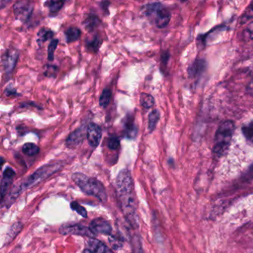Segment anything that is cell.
<instances>
[{"mask_svg": "<svg viewBox=\"0 0 253 253\" xmlns=\"http://www.w3.org/2000/svg\"><path fill=\"white\" fill-rule=\"evenodd\" d=\"M116 192L120 206L127 221L134 228L138 227L137 198L129 170L124 169L116 177Z\"/></svg>", "mask_w": 253, "mask_h": 253, "instance_id": "6da1fadb", "label": "cell"}, {"mask_svg": "<svg viewBox=\"0 0 253 253\" xmlns=\"http://www.w3.org/2000/svg\"><path fill=\"white\" fill-rule=\"evenodd\" d=\"M63 164L61 162H54L51 164H45L42 167H40L33 174L25 179L20 184L16 185L11 189L8 196V201L13 202L23 191L27 190L33 186H37L38 183L45 180L54 173L58 171L63 168Z\"/></svg>", "mask_w": 253, "mask_h": 253, "instance_id": "7a4b0ae2", "label": "cell"}, {"mask_svg": "<svg viewBox=\"0 0 253 253\" xmlns=\"http://www.w3.org/2000/svg\"><path fill=\"white\" fill-rule=\"evenodd\" d=\"M72 178L84 193L95 197L101 202L105 203L107 201L106 188L97 179L88 177L81 172L74 173Z\"/></svg>", "mask_w": 253, "mask_h": 253, "instance_id": "3957f363", "label": "cell"}, {"mask_svg": "<svg viewBox=\"0 0 253 253\" xmlns=\"http://www.w3.org/2000/svg\"><path fill=\"white\" fill-rule=\"evenodd\" d=\"M235 131V124L232 121H226L221 123L215 133L213 155L220 158L227 152Z\"/></svg>", "mask_w": 253, "mask_h": 253, "instance_id": "277c9868", "label": "cell"}, {"mask_svg": "<svg viewBox=\"0 0 253 253\" xmlns=\"http://www.w3.org/2000/svg\"><path fill=\"white\" fill-rule=\"evenodd\" d=\"M142 12L143 15L151 19L159 29H164L168 26L171 20L169 11L160 2H152L143 5Z\"/></svg>", "mask_w": 253, "mask_h": 253, "instance_id": "5b68a950", "label": "cell"}, {"mask_svg": "<svg viewBox=\"0 0 253 253\" xmlns=\"http://www.w3.org/2000/svg\"><path fill=\"white\" fill-rule=\"evenodd\" d=\"M59 232L61 235H75L87 237L88 238H94L96 235L93 233L89 227L80 224H64L60 226Z\"/></svg>", "mask_w": 253, "mask_h": 253, "instance_id": "8992f818", "label": "cell"}, {"mask_svg": "<svg viewBox=\"0 0 253 253\" xmlns=\"http://www.w3.org/2000/svg\"><path fill=\"white\" fill-rule=\"evenodd\" d=\"M34 3L30 1H18L14 5V14L17 20L28 21L34 11Z\"/></svg>", "mask_w": 253, "mask_h": 253, "instance_id": "52a82bcc", "label": "cell"}, {"mask_svg": "<svg viewBox=\"0 0 253 253\" xmlns=\"http://www.w3.org/2000/svg\"><path fill=\"white\" fill-rule=\"evenodd\" d=\"M18 57L19 52L15 48H10L5 50L2 56V64L5 73L10 74L13 72Z\"/></svg>", "mask_w": 253, "mask_h": 253, "instance_id": "ba28073f", "label": "cell"}, {"mask_svg": "<svg viewBox=\"0 0 253 253\" xmlns=\"http://www.w3.org/2000/svg\"><path fill=\"white\" fill-rule=\"evenodd\" d=\"M87 126L82 125L79 128H77L73 132L69 134L66 140V145L68 148L75 149L79 146L84 142L86 137Z\"/></svg>", "mask_w": 253, "mask_h": 253, "instance_id": "9c48e42d", "label": "cell"}, {"mask_svg": "<svg viewBox=\"0 0 253 253\" xmlns=\"http://www.w3.org/2000/svg\"><path fill=\"white\" fill-rule=\"evenodd\" d=\"M89 228L95 235H98V234L111 235L112 233V225L109 221L102 217L94 219L90 223Z\"/></svg>", "mask_w": 253, "mask_h": 253, "instance_id": "30bf717a", "label": "cell"}, {"mask_svg": "<svg viewBox=\"0 0 253 253\" xmlns=\"http://www.w3.org/2000/svg\"><path fill=\"white\" fill-rule=\"evenodd\" d=\"M86 138L92 148H97L102 138V129L100 126L94 123H90L87 126Z\"/></svg>", "mask_w": 253, "mask_h": 253, "instance_id": "8fae6325", "label": "cell"}, {"mask_svg": "<svg viewBox=\"0 0 253 253\" xmlns=\"http://www.w3.org/2000/svg\"><path fill=\"white\" fill-rule=\"evenodd\" d=\"M16 173L13 169L10 167H7L4 171L2 174V182H1V195H2V199H3L5 195H6L10 186L12 184L13 180H14V176Z\"/></svg>", "mask_w": 253, "mask_h": 253, "instance_id": "7c38bea8", "label": "cell"}, {"mask_svg": "<svg viewBox=\"0 0 253 253\" xmlns=\"http://www.w3.org/2000/svg\"><path fill=\"white\" fill-rule=\"evenodd\" d=\"M206 61L204 60H196L188 69V75L192 79H198L203 73L205 72Z\"/></svg>", "mask_w": 253, "mask_h": 253, "instance_id": "4fadbf2b", "label": "cell"}, {"mask_svg": "<svg viewBox=\"0 0 253 253\" xmlns=\"http://www.w3.org/2000/svg\"><path fill=\"white\" fill-rule=\"evenodd\" d=\"M88 245L89 247L88 250L94 253H114L106 244L95 238H88Z\"/></svg>", "mask_w": 253, "mask_h": 253, "instance_id": "5bb4252c", "label": "cell"}, {"mask_svg": "<svg viewBox=\"0 0 253 253\" xmlns=\"http://www.w3.org/2000/svg\"><path fill=\"white\" fill-rule=\"evenodd\" d=\"M100 24H101V20L94 14H88V17L83 22V26H84L85 30L89 32L95 30Z\"/></svg>", "mask_w": 253, "mask_h": 253, "instance_id": "9a60e30c", "label": "cell"}, {"mask_svg": "<svg viewBox=\"0 0 253 253\" xmlns=\"http://www.w3.org/2000/svg\"><path fill=\"white\" fill-rule=\"evenodd\" d=\"M124 128H125L126 137L127 138L133 139L137 136L138 128L134 124V118L130 117L126 120Z\"/></svg>", "mask_w": 253, "mask_h": 253, "instance_id": "2e32d148", "label": "cell"}, {"mask_svg": "<svg viewBox=\"0 0 253 253\" xmlns=\"http://www.w3.org/2000/svg\"><path fill=\"white\" fill-rule=\"evenodd\" d=\"M54 32L51 29L42 28L38 32V37H37V42H38V45L42 46L46 41L51 39L54 37Z\"/></svg>", "mask_w": 253, "mask_h": 253, "instance_id": "e0dca14e", "label": "cell"}, {"mask_svg": "<svg viewBox=\"0 0 253 253\" xmlns=\"http://www.w3.org/2000/svg\"><path fill=\"white\" fill-rule=\"evenodd\" d=\"M65 36H66V42L68 43L76 42L77 41H78L81 38V29L79 28L74 27V26L68 28L65 31Z\"/></svg>", "mask_w": 253, "mask_h": 253, "instance_id": "ac0fdd59", "label": "cell"}, {"mask_svg": "<svg viewBox=\"0 0 253 253\" xmlns=\"http://www.w3.org/2000/svg\"><path fill=\"white\" fill-rule=\"evenodd\" d=\"M102 41L101 38L98 35H96L94 38L89 41H87L85 42V47H86L87 50L91 53H97V51L100 49V46H101Z\"/></svg>", "mask_w": 253, "mask_h": 253, "instance_id": "d6986e66", "label": "cell"}, {"mask_svg": "<svg viewBox=\"0 0 253 253\" xmlns=\"http://www.w3.org/2000/svg\"><path fill=\"white\" fill-rule=\"evenodd\" d=\"M64 4V1H47L44 5L49 10L50 16L53 17L57 15V13L62 9Z\"/></svg>", "mask_w": 253, "mask_h": 253, "instance_id": "ffe728a7", "label": "cell"}, {"mask_svg": "<svg viewBox=\"0 0 253 253\" xmlns=\"http://www.w3.org/2000/svg\"><path fill=\"white\" fill-rule=\"evenodd\" d=\"M160 117H161V115H160L159 111L157 109H154L149 113V123H148V129H149V132H152L156 128Z\"/></svg>", "mask_w": 253, "mask_h": 253, "instance_id": "44dd1931", "label": "cell"}, {"mask_svg": "<svg viewBox=\"0 0 253 253\" xmlns=\"http://www.w3.org/2000/svg\"><path fill=\"white\" fill-rule=\"evenodd\" d=\"M140 103L144 109H151L155 105V98L151 94L142 93L140 96Z\"/></svg>", "mask_w": 253, "mask_h": 253, "instance_id": "7402d4cb", "label": "cell"}, {"mask_svg": "<svg viewBox=\"0 0 253 253\" xmlns=\"http://www.w3.org/2000/svg\"><path fill=\"white\" fill-rule=\"evenodd\" d=\"M23 229V224L20 222L14 223L12 226L10 227L8 233H7V241H11L16 238L17 235L20 233V231Z\"/></svg>", "mask_w": 253, "mask_h": 253, "instance_id": "603a6c76", "label": "cell"}, {"mask_svg": "<svg viewBox=\"0 0 253 253\" xmlns=\"http://www.w3.org/2000/svg\"><path fill=\"white\" fill-rule=\"evenodd\" d=\"M22 151L27 156L33 157L39 153L40 148L35 143H26L23 145Z\"/></svg>", "mask_w": 253, "mask_h": 253, "instance_id": "cb8c5ba5", "label": "cell"}, {"mask_svg": "<svg viewBox=\"0 0 253 253\" xmlns=\"http://www.w3.org/2000/svg\"><path fill=\"white\" fill-rule=\"evenodd\" d=\"M112 91L109 88L103 89L101 95H100V101H99L100 107L106 108L109 106L111 99H112Z\"/></svg>", "mask_w": 253, "mask_h": 253, "instance_id": "d4e9b609", "label": "cell"}, {"mask_svg": "<svg viewBox=\"0 0 253 253\" xmlns=\"http://www.w3.org/2000/svg\"><path fill=\"white\" fill-rule=\"evenodd\" d=\"M241 130L247 141L253 144V121H250L248 124H244Z\"/></svg>", "mask_w": 253, "mask_h": 253, "instance_id": "484cf974", "label": "cell"}, {"mask_svg": "<svg viewBox=\"0 0 253 253\" xmlns=\"http://www.w3.org/2000/svg\"><path fill=\"white\" fill-rule=\"evenodd\" d=\"M59 41L57 39L52 40L50 42L48 47V59L50 61H53L54 60V52L57 49Z\"/></svg>", "mask_w": 253, "mask_h": 253, "instance_id": "4316f807", "label": "cell"}, {"mask_svg": "<svg viewBox=\"0 0 253 253\" xmlns=\"http://www.w3.org/2000/svg\"><path fill=\"white\" fill-rule=\"evenodd\" d=\"M71 208L75 210L76 212H78L82 217H85V218L88 217V213H87L86 210L84 207H82L79 203L74 201V202L71 204Z\"/></svg>", "mask_w": 253, "mask_h": 253, "instance_id": "83f0119b", "label": "cell"}, {"mask_svg": "<svg viewBox=\"0 0 253 253\" xmlns=\"http://www.w3.org/2000/svg\"><path fill=\"white\" fill-rule=\"evenodd\" d=\"M107 146L112 150H117L120 147V140L117 137H110L107 140Z\"/></svg>", "mask_w": 253, "mask_h": 253, "instance_id": "f1b7e54d", "label": "cell"}, {"mask_svg": "<svg viewBox=\"0 0 253 253\" xmlns=\"http://www.w3.org/2000/svg\"><path fill=\"white\" fill-rule=\"evenodd\" d=\"M123 241H121L118 237L113 236V235L109 238V242L112 244V247L116 250L119 249V247H122Z\"/></svg>", "mask_w": 253, "mask_h": 253, "instance_id": "f546056e", "label": "cell"}, {"mask_svg": "<svg viewBox=\"0 0 253 253\" xmlns=\"http://www.w3.org/2000/svg\"><path fill=\"white\" fill-rule=\"evenodd\" d=\"M253 2L250 3L249 5L248 8L246 10V12L244 13L243 15L242 19L246 21V20H250V19L253 18Z\"/></svg>", "mask_w": 253, "mask_h": 253, "instance_id": "4dcf8cb0", "label": "cell"}, {"mask_svg": "<svg viewBox=\"0 0 253 253\" xmlns=\"http://www.w3.org/2000/svg\"><path fill=\"white\" fill-rule=\"evenodd\" d=\"M5 94L7 96H19L17 91L14 88H10V87L5 88Z\"/></svg>", "mask_w": 253, "mask_h": 253, "instance_id": "1f68e13d", "label": "cell"}, {"mask_svg": "<svg viewBox=\"0 0 253 253\" xmlns=\"http://www.w3.org/2000/svg\"><path fill=\"white\" fill-rule=\"evenodd\" d=\"M109 5H110V2H102L101 4H100V5H101L100 7H101L102 9L103 10L105 14H108V15L109 14Z\"/></svg>", "mask_w": 253, "mask_h": 253, "instance_id": "d6a6232c", "label": "cell"}, {"mask_svg": "<svg viewBox=\"0 0 253 253\" xmlns=\"http://www.w3.org/2000/svg\"><path fill=\"white\" fill-rule=\"evenodd\" d=\"M54 72H57V68L54 66H48L47 67V70L45 71V75L46 76H50V73H51V75H54Z\"/></svg>", "mask_w": 253, "mask_h": 253, "instance_id": "836d02e7", "label": "cell"}, {"mask_svg": "<svg viewBox=\"0 0 253 253\" xmlns=\"http://www.w3.org/2000/svg\"><path fill=\"white\" fill-rule=\"evenodd\" d=\"M248 32L250 35H251L252 38H253V22L249 25Z\"/></svg>", "mask_w": 253, "mask_h": 253, "instance_id": "e575fe53", "label": "cell"}, {"mask_svg": "<svg viewBox=\"0 0 253 253\" xmlns=\"http://www.w3.org/2000/svg\"><path fill=\"white\" fill-rule=\"evenodd\" d=\"M84 253H94L91 250H88V249H86V250H84Z\"/></svg>", "mask_w": 253, "mask_h": 253, "instance_id": "d590c367", "label": "cell"}]
</instances>
